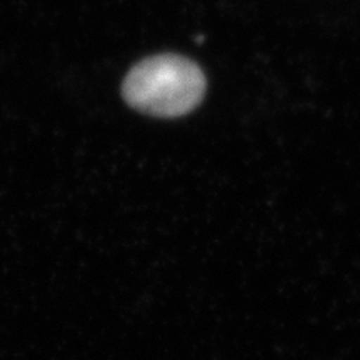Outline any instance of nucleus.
Here are the masks:
<instances>
[{
  "label": "nucleus",
  "mask_w": 360,
  "mask_h": 360,
  "mask_svg": "<svg viewBox=\"0 0 360 360\" xmlns=\"http://www.w3.org/2000/svg\"><path fill=\"white\" fill-rule=\"evenodd\" d=\"M205 89V75L195 62L175 53H159L130 69L124 79L122 96L142 114L174 119L195 109Z\"/></svg>",
  "instance_id": "obj_1"
}]
</instances>
